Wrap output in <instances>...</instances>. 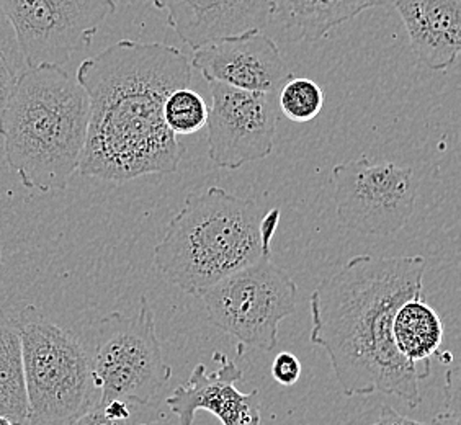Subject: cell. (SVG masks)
I'll list each match as a JSON object with an SVG mask.
<instances>
[{
  "label": "cell",
  "mask_w": 461,
  "mask_h": 425,
  "mask_svg": "<svg viewBox=\"0 0 461 425\" xmlns=\"http://www.w3.org/2000/svg\"><path fill=\"white\" fill-rule=\"evenodd\" d=\"M76 79L90 104L82 176L123 184L177 172L185 149L166 124L164 104L192 82L185 54L164 43L122 40L82 61Z\"/></svg>",
  "instance_id": "6da1fadb"
},
{
  "label": "cell",
  "mask_w": 461,
  "mask_h": 425,
  "mask_svg": "<svg viewBox=\"0 0 461 425\" xmlns=\"http://www.w3.org/2000/svg\"><path fill=\"white\" fill-rule=\"evenodd\" d=\"M422 256L350 258L310 298L311 344L326 350L347 398L391 394L409 408L422 402L426 372L398 352L393 321L401 304L424 294Z\"/></svg>",
  "instance_id": "7a4b0ae2"
},
{
  "label": "cell",
  "mask_w": 461,
  "mask_h": 425,
  "mask_svg": "<svg viewBox=\"0 0 461 425\" xmlns=\"http://www.w3.org/2000/svg\"><path fill=\"white\" fill-rule=\"evenodd\" d=\"M87 92L62 66L27 68L0 118L9 167L36 192L64 190L79 170L87 140Z\"/></svg>",
  "instance_id": "3957f363"
},
{
  "label": "cell",
  "mask_w": 461,
  "mask_h": 425,
  "mask_svg": "<svg viewBox=\"0 0 461 425\" xmlns=\"http://www.w3.org/2000/svg\"><path fill=\"white\" fill-rule=\"evenodd\" d=\"M280 210L264 212L254 200L221 186L186 196L154 249V264L170 284L202 296L224 276L270 256Z\"/></svg>",
  "instance_id": "277c9868"
},
{
  "label": "cell",
  "mask_w": 461,
  "mask_h": 425,
  "mask_svg": "<svg viewBox=\"0 0 461 425\" xmlns=\"http://www.w3.org/2000/svg\"><path fill=\"white\" fill-rule=\"evenodd\" d=\"M15 319L27 391L25 425L71 424L98 401L89 350L35 306H25Z\"/></svg>",
  "instance_id": "5b68a950"
},
{
  "label": "cell",
  "mask_w": 461,
  "mask_h": 425,
  "mask_svg": "<svg viewBox=\"0 0 461 425\" xmlns=\"http://www.w3.org/2000/svg\"><path fill=\"white\" fill-rule=\"evenodd\" d=\"M89 354L98 404L118 399L144 406L172 378L146 296H141L140 310L133 316L110 312L98 322Z\"/></svg>",
  "instance_id": "8992f818"
},
{
  "label": "cell",
  "mask_w": 461,
  "mask_h": 425,
  "mask_svg": "<svg viewBox=\"0 0 461 425\" xmlns=\"http://www.w3.org/2000/svg\"><path fill=\"white\" fill-rule=\"evenodd\" d=\"M216 328L249 346L272 352L278 326L296 308L298 286L270 256L242 267L200 296Z\"/></svg>",
  "instance_id": "52a82bcc"
},
{
  "label": "cell",
  "mask_w": 461,
  "mask_h": 425,
  "mask_svg": "<svg viewBox=\"0 0 461 425\" xmlns=\"http://www.w3.org/2000/svg\"><path fill=\"white\" fill-rule=\"evenodd\" d=\"M338 220L364 236H391L402 230L416 208L412 168L390 160L360 159L339 164L330 172Z\"/></svg>",
  "instance_id": "ba28073f"
},
{
  "label": "cell",
  "mask_w": 461,
  "mask_h": 425,
  "mask_svg": "<svg viewBox=\"0 0 461 425\" xmlns=\"http://www.w3.org/2000/svg\"><path fill=\"white\" fill-rule=\"evenodd\" d=\"M27 68L64 66L86 51L116 12L115 0H0Z\"/></svg>",
  "instance_id": "9c48e42d"
},
{
  "label": "cell",
  "mask_w": 461,
  "mask_h": 425,
  "mask_svg": "<svg viewBox=\"0 0 461 425\" xmlns=\"http://www.w3.org/2000/svg\"><path fill=\"white\" fill-rule=\"evenodd\" d=\"M212 92L208 106V156L214 166L236 170L268 158L278 126V90L252 92L218 80H206Z\"/></svg>",
  "instance_id": "30bf717a"
},
{
  "label": "cell",
  "mask_w": 461,
  "mask_h": 425,
  "mask_svg": "<svg viewBox=\"0 0 461 425\" xmlns=\"http://www.w3.org/2000/svg\"><path fill=\"white\" fill-rule=\"evenodd\" d=\"M190 64L206 80L252 92H276L294 77L276 41L264 32H249L198 48Z\"/></svg>",
  "instance_id": "8fae6325"
},
{
  "label": "cell",
  "mask_w": 461,
  "mask_h": 425,
  "mask_svg": "<svg viewBox=\"0 0 461 425\" xmlns=\"http://www.w3.org/2000/svg\"><path fill=\"white\" fill-rule=\"evenodd\" d=\"M220 364L218 372L208 373L198 364L185 384L166 399V404L178 417L180 425H192L196 411H208L222 425H260V394L258 390L240 393L236 383L244 373L234 360L221 352L213 355Z\"/></svg>",
  "instance_id": "7c38bea8"
},
{
  "label": "cell",
  "mask_w": 461,
  "mask_h": 425,
  "mask_svg": "<svg viewBox=\"0 0 461 425\" xmlns=\"http://www.w3.org/2000/svg\"><path fill=\"white\" fill-rule=\"evenodd\" d=\"M167 12V23L194 51L230 36L262 32L270 0H152Z\"/></svg>",
  "instance_id": "4fadbf2b"
},
{
  "label": "cell",
  "mask_w": 461,
  "mask_h": 425,
  "mask_svg": "<svg viewBox=\"0 0 461 425\" xmlns=\"http://www.w3.org/2000/svg\"><path fill=\"white\" fill-rule=\"evenodd\" d=\"M411 48L430 71L452 68L461 50V0H394Z\"/></svg>",
  "instance_id": "5bb4252c"
},
{
  "label": "cell",
  "mask_w": 461,
  "mask_h": 425,
  "mask_svg": "<svg viewBox=\"0 0 461 425\" xmlns=\"http://www.w3.org/2000/svg\"><path fill=\"white\" fill-rule=\"evenodd\" d=\"M384 4L386 0H270V17L282 25L288 41H318L365 10Z\"/></svg>",
  "instance_id": "9a60e30c"
},
{
  "label": "cell",
  "mask_w": 461,
  "mask_h": 425,
  "mask_svg": "<svg viewBox=\"0 0 461 425\" xmlns=\"http://www.w3.org/2000/svg\"><path fill=\"white\" fill-rule=\"evenodd\" d=\"M394 346L408 362L430 375L432 358L444 342V322L438 312L424 302V294L402 303L393 321Z\"/></svg>",
  "instance_id": "2e32d148"
},
{
  "label": "cell",
  "mask_w": 461,
  "mask_h": 425,
  "mask_svg": "<svg viewBox=\"0 0 461 425\" xmlns=\"http://www.w3.org/2000/svg\"><path fill=\"white\" fill-rule=\"evenodd\" d=\"M0 416L14 425H25L27 391L23 378L22 339L17 319L0 310Z\"/></svg>",
  "instance_id": "e0dca14e"
},
{
  "label": "cell",
  "mask_w": 461,
  "mask_h": 425,
  "mask_svg": "<svg viewBox=\"0 0 461 425\" xmlns=\"http://www.w3.org/2000/svg\"><path fill=\"white\" fill-rule=\"evenodd\" d=\"M324 106V92L312 79L286 80L278 90V108L288 120L296 123H308L320 115Z\"/></svg>",
  "instance_id": "ac0fdd59"
},
{
  "label": "cell",
  "mask_w": 461,
  "mask_h": 425,
  "mask_svg": "<svg viewBox=\"0 0 461 425\" xmlns=\"http://www.w3.org/2000/svg\"><path fill=\"white\" fill-rule=\"evenodd\" d=\"M164 120L174 134H194L206 126L208 105L195 90H174L164 104Z\"/></svg>",
  "instance_id": "d6986e66"
},
{
  "label": "cell",
  "mask_w": 461,
  "mask_h": 425,
  "mask_svg": "<svg viewBox=\"0 0 461 425\" xmlns=\"http://www.w3.org/2000/svg\"><path fill=\"white\" fill-rule=\"evenodd\" d=\"M458 370L450 368L445 375V409L427 425H461L460 383Z\"/></svg>",
  "instance_id": "ffe728a7"
},
{
  "label": "cell",
  "mask_w": 461,
  "mask_h": 425,
  "mask_svg": "<svg viewBox=\"0 0 461 425\" xmlns=\"http://www.w3.org/2000/svg\"><path fill=\"white\" fill-rule=\"evenodd\" d=\"M272 376L284 386H293L302 376V364L290 352H280L272 364Z\"/></svg>",
  "instance_id": "44dd1931"
},
{
  "label": "cell",
  "mask_w": 461,
  "mask_h": 425,
  "mask_svg": "<svg viewBox=\"0 0 461 425\" xmlns=\"http://www.w3.org/2000/svg\"><path fill=\"white\" fill-rule=\"evenodd\" d=\"M18 76L20 74L17 72V68L12 64L9 54L0 43V118L17 84Z\"/></svg>",
  "instance_id": "7402d4cb"
},
{
  "label": "cell",
  "mask_w": 461,
  "mask_h": 425,
  "mask_svg": "<svg viewBox=\"0 0 461 425\" xmlns=\"http://www.w3.org/2000/svg\"><path fill=\"white\" fill-rule=\"evenodd\" d=\"M131 419H112L104 412V409L95 404L69 425H134Z\"/></svg>",
  "instance_id": "603a6c76"
},
{
  "label": "cell",
  "mask_w": 461,
  "mask_h": 425,
  "mask_svg": "<svg viewBox=\"0 0 461 425\" xmlns=\"http://www.w3.org/2000/svg\"><path fill=\"white\" fill-rule=\"evenodd\" d=\"M370 425H427L424 422H419L414 419L402 416L396 409L391 408L388 404H383L382 411H380V417Z\"/></svg>",
  "instance_id": "cb8c5ba5"
},
{
  "label": "cell",
  "mask_w": 461,
  "mask_h": 425,
  "mask_svg": "<svg viewBox=\"0 0 461 425\" xmlns=\"http://www.w3.org/2000/svg\"><path fill=\"white\" fill-rule=\"evenodd\" d=\"M0 425H14L7 417L0 416Z\"/></svg>",
  "instance_id": "d4e9b609"
},
{
  "label": "cell",
  "mask_w": 461,
  "mask_h": 425,
  "mask_svg": "<svg viewBox=\"0 0 461 425\" xmlns=\"http://www.w3.org/2000/svg\"><path fill=\"white\" fill-rule=\"evenodd\" d=\"M140 425H152V424H140Z\"/></svg>",
  "instance_id": "484cf974"
}]
</instances>
